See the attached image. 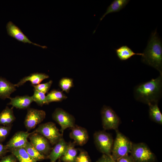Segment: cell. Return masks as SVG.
Here are the masks:
<instances>
[{"mask_svg": "<svg viewBox=\"0 0 162 162\" xmlns=\"http://www.w3.org/2000/svg\"><path fill=\"white\" fill-rule=\"evenodd\" d=\"M162 75L136 86L134 96L137 101L148 104L158 103L162 96Z\"/></svg>", "mask_w": 162, "mask_h": 162, "instance_id": "obj_1", "label": "cell"}, {"mask_svg": "<svg viewBox=\"0 0 162 162\" xmlns=\"http://www.w3.org/2000/svg\"><path fill=\"white\" fill-rule=\"evenodd\" d=\"M142 53V62L154 68L162 75V44L156 30L152 33Z\"/></svg>", "mask_w": 162, "mask_h": 162, "instance_id": "obj_2", "label": "cell"}, {"mask_svg": "<svg viewBox=\"0 0 162 162\" xmlns=\"http://www.w3.org/2000/svg\"><path fill=\"white\" fill-rule=\"evenodd\" d=\"M116 136L114 141L111 156L115 161L130 153L133 143L118 129L116 130Z\"/></svg>", "mask_w": 162, "mask_h": 162, "instance_id": "obj_3", "label": "cell"}, {"mask_svg": "<svg viewBox=\"0 0 162 162\" xmlns=\"http://www.w3.org/2000/svg\"><path fill=\"white\" fill-rule=\"evenodd\" d=\"M130 155L135 162H155V155L144 142L133 143Z\"/></svg>", "mask_w": 162, "mask_h": 162, "instance_id": "obj_4", "label": "cell"}, {"mask_svg": "<svg viewBox=\"0 0 162 162\" xmlns=\"http://www.w3.org/2000/svg\"><path fill=\"white\" fill-rule=\"evenodd\" d=\"M33 132L44 136L52 146L55 145L63 138V134L59 132L56 124L52 122L40 124Z\"/></svg>", "mask_w": 162, "mask_h": 162, "instance_id": "obj_5", "label": "cell"}, {"mask_svg": "<svg viewBox=\"0 0 162 162\" xmlns=\"http://www.w3.org/2000/svg\"><path fill=\"white\" fill-rule=\"evenodd\" d=\"M93 138L96 147L103 154L111 156L114 140L110 134L104 131L95 132Z\"/></svg>", "mask_w": 162, "mask_h": 162, "instance_id": "obj_6", "label": "cell"}, {"mask_svg": "<svg viewBox=\"0 0 162 162\" xmlns=\"http://www.w3.org/2000/svg\"><path fill=\"white\" fill-rule=\"evenodd\" d=\"M101 114L102 125L104 130L118 129L120 119L111 107L104 105L101 109Z\"/></svg>", "mask_w": 162, "mask_h": 162, "instance_id": "obj_7", "label": "cell"}, {"mask_svg": "<svg viewBox=\"0 0 162 162\" xmlns=\"http://www.w3.org/2000/svg\"><path fill=\"white\" fill-rule=\"evenodd\" d=\"M52 118L60 126V131L63 134L66 129L71 128L76 125L74 117L60 108H57L55 110L52 114Z\"/></svg>", "mask_w": 162, "mask_h": 162, "instance_id": "obj_8", "label": "cell"}, {"mask_svg": "<svg viewBox=\"0 0 162 162\" xmlns=\"http://www.w3.org/2000/svg\"><path fill=\"white\" fill-rule=\"evenodd\" d=\"M45 112L33 108H29L25 118L24 124L27 131L34 129L45 118Z\"/></svg>", "mask_w": 162, "mask_h": 162, "instance_id": "obj_9", "label": "cell"}, {"mask_svg": "<svg viewBox=\"0 0 162 162\" xmlns=\"http://www.w3.org/2000/svg\"><path fill=\"white\" fill-rule=\"evenodd\" d=\"M28 138L31 144L40 153L46 157L49 155L52 148L49 141L45 137L33 132Z\"/></svg>", "mask_w": 162, "mask_h": 162, "instance_id": "obj_10", "label": "cell"}, {"mask_svg": "<svg viewBox=\"0 0 162 162\" xmlns=\"http://www.w3.org/2000/svg\"><path fill=\"white\" fill-rule=\"evenodd\" d=\"M6 28L8 35L18 41L24 43L32 44L43 49L47 48L46 46L40 45L32 42L24 34L20 28L11 21H9L7 23L6 25Z\"/></svg>", "mask_w": 162, "mask_h": 162, "instance_id": "obj_11", "label": "cell"}, {"mask_svg": "<svg viewBox=\"0 0 162 162\" xmlns=\"http://www.w3.org/2000/svg\"><path fill=\"white\" fill-rule=\"evenodd\" d=\"M31 133L28 131H21L16 132L7 142L5 146L9 151L19 148H24L28 138Z\"/></svg>", "mask_w": 162, "mask_h": 162, "instance_id": "obj_12", "label": "cell"}, {"mask_svg": "<svg viewBox=\"0 0 162 162\" xmlns=\"http://www.w3.org/2000/svg\"><path fill=\"white\" fill-rule=\"evenodd\" d=\"M69 134L70 138L74 140L76 145L82 146L87 143L89 140V135L87 130L84 128L75 125L71 128Z\"/></svg>", "mask_w": 162, "mask_h": 162, "instance_id": "obj_13", "label": "cell"}, {"mask_svg": "<svg viewBox=\"0 0 162 162\" xmlns=\"http://www.w3.org/2000/svg\"><path fill=\"white\" fill-rule=\"evenodd\" d=\"M68 145L63 138H62L52 149L46 158L50 160V162H56L57 160L60 159L65 152Z\"/></svg>", "mask_w": 162, "mask_h": 162, "instance_id": "obj_14", "label": "cell"}, {"mask_svg": "<svg viewBox=\"0 0 162 162\" xmlns=\"http://www.w3.org/2000/svg\"><path fill=\"white\" fill-rule=\"evenodd\" d=\"M9 99L10 101L8 104L20 109H28L33 102L32 97L28 95L17 96L14 98L10 97Z\"/></svg>", "mask_w": 162, "mask_h": 162, "instance_id": "obj_15", "label": "cell"}, {"mask_svg": "<svg viewBox=\"0 0 162 162\" xmlns=\"http://www.w3.org/2000/svg\"><path fill=\"white\" fill-rule=\"evenodd\" d=\"M49 77V76L45 73H34L25 76L15 85L16 87H18L23 85L27 81L30 82L32 86L37 85Z\"/></svg>", "mask_w": 162, "mask_h": 162, "instance_id": "obj_16", "label": "cell"}, {"mask_svg": "<svg viewBox=\"0 0 162 162\" xmlns=\"http://www.w3.org/2000/svg\"><path fill=\"white\" fill-rule=\"evenodd\" d=\"M15 84L4 78L0 77V98L3 100L10 98L11 94L16 90Z\"/></svg>", "mask_w": 162, "mask_h": 162, "instance_id": "obj_17", "label": "cell"}, {"mask_svg": "<svg viewBox=\"0 0 162 162\" xmlns=\"http://www.w3.org/2000/svg\"><path fill=\"white\" fill-rule=\"evenodd\" d=\"M76 144L74 142L68 143L67 150L64 154L60 159L62 162H76L78 155V149L75 148Z\"/></svg>", "mask_w": 162, "mask_h": 162, "instance_id": "obj_18", "label": "cell"}, {"mask_svg": "<svg viewBox=\"0 0 162 162\" xmlns=\"http://www.w3.org/2000/svg\"><path fill=\"white\" fill-rule=\"evenodd\" d=\"M16 118L12 109L7 106L0 113V125L3 126L11 125Z\"/></svg>", "mask_w": 162, "mask_h": 162, "instance_id": "obj_19", "label": "cell"}, {"mask_svg": "<svg viewBox=\"0 0 162 162\" xmlns=\"http://www.w3.org/2000/svg\"><path fill=\"white\" fill-rule=\"evenodd\" d=\"M129 1V0H114L108 7L106 12L100 18V21L110 13L119 11L125 7Z\"/></svg>", "mask_w": 162, "mask_h": 162, "instance_id": "obj_20", "label": "cell"}, {"mask_svg": "<svg viewBox=\"0 0 162 162\" xmlns=\"http://www.w3.org/2000/svg\"><path fill=\"white\" fill-rule=\"evenodd\" d=\"M117 56L121 61L127 60L135 55L142 56V53H135L126 45H123L115 50Z\"/></svg>", "mask_w": 162, "mask_h": 162, "instance_id": "obj_21", "label": "cell"}, {"mask_svg": "<svg viewBox=\"0 0 162 162\" xmlns=\"http://www.w3.org/2000/svg\"><path fill=\"white\" fill-rule=\"evenodd\" d=\"M149 115L150 119L160 124H162V114L158 106V103L149 104Z\"/></svg>", "mask_w": 162, "mask_h": 162, "instance_id": "obj_22", "label": "cell"}, {"mask_svg": "<svg viewBox=\"0 0 162 162\" xmlns=\"http://www.w3.org/2000/svg\"><path fill=\"white\" fill-rule=\"evenodd\" d=\"M14 154L19 162H36L28 154L24 148H19L9 151Z\"/></svg>", "mask_w": 162, "mask_h": 162, "instance_id": "obj_23", "label": "cell"}, {"mask_svg": "<svg viewBox=\"0 0 162 162\" xmlns=\"http://www.w3.org/2000/svg\"><path fill=\"white\" fill-rule=\"evenodd\" d=\"M67 96L62 91L53 89L46 95V98L48 104L54 102H60L66 99Z\"/></svg>", "mask_w": 162, "mask_h": 162, "instance_id": "obj_24", "label": "cell"}, {"mask_svg": "<svg viewBox=\"0 0 162 162\" xmlns=\"http://www.w3.org/2000/svg\"><path fill=\"white\" fill-rule=\"evenodd\" d=\"M24 148L29 155L36 161L43 160L46 158V156L40 153L28 141Z\"/></svg>", "mask_w": 162, "mask_h": 162, "instance_id": "obj_25", "label": "cell"}, {"mask_svg": "<svg viewBox=\"0 0 162 162\" xmlns=\"http://www.w3.org/2000/svg\"><path fill=\"white\" fill-rule=\"evenodd\" d=\"M58 86L62 92L68 93L70 89L74 86L73 80L70 78L63 77L59 81Z\"/></svg>", "mask_w": 162, "mask_h": 162, "instance_id": "obj_26", "label": "cell"}, {"mask_svg": "<svg viewBox=\"0 0 162 162\" xmlns=\"http://www.w3.org/2000/svg\"><path fill=\"white\" fill-rule=\"evenodd\" d=\"M33 102L40 106L44 104H48L46 96L45 94L34 89V94L32 96Z\"/></svg>", "mask_w": 162, "mask_h": 162, "instance_id": "obj_27", "label": "cell"}, {"mask_svg": "<svg viewBox=\"0 0 162 162\" xmlns=\"http://www.w3.org/2000/svg\"><path fill=\"white\" fill-rule=\"evenodd\" d=\"M52 80H50L46 83L32 85V86L34 87V89L45 94L48 92L52 86Z\"/></svg>", "mask_w": 162, "mask_h": 162, "instance_id": "obj_28", "label": "cell"}, {"mask_svg": "<svg viewBox=\"0 0 162 162\" xmlns=\"http://www.w3.org/2000/svg\"><path fill=\"white\" fill-rule=\"evenodd\" d=\"M79 153L77 155L76 162H92L88 153L85 150L78 149Z\"/></svg>", "mask_w": 162, "mask_h": 162, "instance_id": "obj_29", "label": "cell"}, {"mask_svg": "<svg viewBox=\"0 0 162 162\" xmlns=\"http://www.w3.org/2000/svg\"><path fill=\"white\" fill-rule=\"evenodd\" d=\"M11 125L0 126V142H3L8 135L11 128Z\"/></svg>", "mask_w": 162, "mask_h": 162, "instance_id": "obj_30", "label": "cell"}, {"mask_svg": "<svg viewBox=\"0 0 162 162\" xmlns=\"http://www.w3.org/2000/svg\"><path fill=\"white\" fill-rule=\"evenodd\" d=\"M17 159L12 154L2 158L0 162H17Z\"/></svg>", "mask_w": 162, "mask_h": 162, "instance_id": "obj_31", "label": "cell"}, {"mask_svg": "<svg viewBox=\"0 0 162 162\" xmlns=\"http://www.w3.org/2000/svg\"><path fill=\"white\" fill-rule=\"evenodd\" d=\"M96 162H116L111 156L103 154L102 156L99 158Z\"/></svg>", "mask_w": 162, "mask_h": 162, "instance_id": "obj_32", "label": "cell"}, {"mask_svg": "<svg viewBox=\"0 0 162 162\" xmlns=\"http://www.w3.org/2000/svg\"><path fill=\"white\" fill-rule=\"evenodd\" d=\"M116 162H135L130 155H124L117 160Z\"/></svg>", "mask_w": 162, "mask_h": 162, "instance_id": "obj_33", "label": "cell"}, {"mask_svg": "<svg viewBox=\"0 0 162 162\" xmlns=\"http://www.w3.org/2000/svg\"><path fill=\"white\" fill-rule=\"evenodd\" d=\"M9 152L7 149L5 145H4L0 142V158H2L6 154Z\"/></svg>", "mask_w": 162, "mask_h": 162, "instance_id": "obj_34", "label": "cell"}, {"mask_svg": "<svg viewBox=\"0 0 162 162\" xmlns=\"http://www.w3.org/2000/svg\"><path fill=\"white\" fill-rule=\"evenodd\" d=\"M57 162H62L61 161L60 159H58V160Z\"/></svg>", "mask_w": 162, "mask_h": 162, "instance_id": "obj_35", "label": "cell"}]
</instances>
